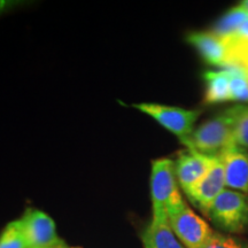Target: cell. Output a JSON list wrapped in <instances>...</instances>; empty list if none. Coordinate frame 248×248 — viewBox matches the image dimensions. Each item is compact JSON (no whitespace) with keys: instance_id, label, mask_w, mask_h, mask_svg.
<instances>
[{"instance_id":"cell-1","label":"cell","mask_w":248,"mask_h":248,"mask_svg":"<svg viewBox=\"0 0 248 248\" xmlns=\"http://www.w3.org/2000/svg\"><path fill=\"white\" fill-rule=\"evenodd\" d=\"M245 108L246 105L244 104L226 108L193 130L182 142L188 150L209 156H217L226 147L233 145L232 140L235 124Z\"/></svg>"},{"instance_id":"cell-2","label":"cell","mask_w":248,"mask_h":248,"mask_svg":"<svg viewBox=\"0 0 248 248\" xmlns=\"http://www.w3.org/2000/svg\"><path fill=\"white\" fill-rule=\"evenodd\" d=\"M151 197L154 221H169V216L184 208L186 202L178 188L175 164L170 159H157L152 163Z\"/></svg>"},{"instance_id":"cell-3","label":"cell","mask_w":248,"mask_h":248,"mask_svg":"<svg viewBox=\"0 0 248 248\" xmlns=\"http://www.w3.org/2000/svg\"><path fill=\"white\" fill-rule=\"evenodd\" d=\"M214 224L229 233H239L248 225V195L225 188L207 214Z\"/></svg>"},{"instance_id":"cell-4","label":"cell","mask_w":248,"mask_h":248,"mask_svg":"<svg viewBox=\"0 0 248 248\" xmlns=\"http://www.w3.org/2000/svg\"><path fill=\"white\" fill-rule=\"evenodd\" d=\"M132 106L151 116L164 129L177 136L181 141L193 132L194 124L201 114L200 109H184L181 107L167 106L155 102H141Z\"/></svg>"},{"instance_id":"cell-5","label":"cell","mask_w":248,"mask_h":248,"mask_svg":"<svg viewBox=\"0 0 248 248\" xmlns=\"http://www.w3.org/2000/svg\"><path fill=\"white\" fill-rule=\"evenodd\" d=\"M29 248H63L66 244L59 238L53 219L38 209L29 208L20 219Z\"/></svg>"},{"instance_id":"cell-6","label":"cell","mask_w":248,"mask_h":248,"mask_svg":"<svg viewBox=\"0 0 248 248\" xmlns=\"http://www.w3.org/2000/svg\"><path fill=\"white\" fill-rule=\"evenodd\" d=\"M169 224L185 248H201L213 234L208 223L186 204L184 208L169 216Z\"/></svg>"},{"instance_id":"cell-7","label":"cell","mask_w":248,"mask_h":248,"mask_svg":"<svg viewBox=\"0 0 248 248\" xmlns=\"http://www.w3.org/2000/svg\"><path fill=\"white\" fill-rule=\"evenodd\" d=\"M186 40L207 63L222 69L232 66V47L229 37H221L213 31H193L188 33Z\"/></svg>"},{"instance_id":"cell-8","label":"cell","mask_w":248,"mask_h":248,"mask_svg":"<svg viewBox=\"0 0 248 248\" xmlns=\"http://www.w3.org/2000/svg\"><path fill=\"white\" fill-rule=\"evenodd\" d=\"M217 156H209L192 150L178 153L175 162V173L178 184L187 193L202 179L215 163Z\"/></svg>"},{"instance_id":"cell-9","label":"cell","mask_w":248,"mask_h":248,"mask_svg":"<svg viewBox=\"0 0 248 248\" xmlns=\"http://www.w3.org/2000/svg\"><path fill=\"white\" fill-rule=\"evenodd\" d=\"M217 157L224 167L226 187L248 195V152L230 145Z\"/></svg>"},{"instance_id":"cell-10","label":"cell","mask_w":248,"mask_h":248,"mask_svg":"<svg viewBox=\"0 0 248 248\" xmlns=\"http://www.w3.org/2000/svg\"><path fill=\"white\" fill-rule=\"evenodd\" d=\"M225 187L224 167L221 160L216 157L215 163L206 176L186 194L207 215L214 200L225 190Z\"/></svg>"},{"instance_id":"cell-11","label":"cell","mask_w":248,"mask_h":248,"mask_svg":"<svg viewBox=\"0 0 248 248\" xmlns=\"http://www.w3.org/2000/svg\"><path fill=\"white\" fill-rule=\"evenodd\" d=\"M206 90L204 102L208 105L231 101L230 77L225 69L208 70L203 74Z\"/></svg>"},{"instance_id":"cell-12","label":"cell","mask_w":248,"mask_h":248,"mask_svg":"<svg viewBox=\"0 0 248 248\" xmlns=\"http://www.w3.org/2000/svg\"><path fill=\"white\" fill-rule=\"evenodd\" d=\"M144 248H185L170 228L169 221H154L142 233Z\"/></svg>"},{"instance_id":"cell-13","label":"cell","mask_w":248,"mask_h":248,"mask_svg":"<svg viewBox=\"0 0 248 248\" xmlns=\"http://www.w3.org/2000/svg\"><path fill=\"white\" fill-rule=\"evenodd\" d=\"M248 20V12L240 4L225 12L217 20L213 32L221 37H230L237 32L241 24Z\"/></svg>"},{"instance_id":"cell-14","label":"cell","mask_w":248,"mask_h":248,"mask_svg":"<svg viewBox=\"0 0 248 248\" xmlns=\"http://www.w3.org/2000/svg\"><path fill=\"white\" fill-rule=\"evenodd\" d=\"M230 77L231 101L248 102V74L240 66H229L223 68Z\"/></svg>"},{"instance_id":"cell-15","label":"cell","mask_w":248,"mask_h":248,"mask_svg":"<svg viewBox=\"0 0 248 248\" xmlns=\"http://www.w3.org/2000/svg\"><path fill=\"white\" fill-rule=\"evenodd\" d=\"M0 248H29L20 219L11 222L0 235Z\"/></svg>"},{"instance_id":"cell-16","label":"cell","mask_w":248,"mask_h":248,"mask_svg":"<svg viewBox=\"0 0 248 248\" xmlns=\"http://www.w3.org/2000/svg\"><path fill=\"white\" fill-rule=\"evenodd\" d=\"M201 248H248V244L239 238L232 237V235L213 232L209 239L201 246Z\"/></svg>"},{"instance_id":"cell-17","label":"cell","mask_w":248,"mask_h":248,"mask_svg":"<svg viewBox=\"0 0 248 248\" xmlns=\"http://www.w3.org/2000/svg\"><path fill=\"white\" fill-rule=\"evenodd\" d=\"M233 145H237L248 152V106L243 111L233 132Z\"/></svg>"},{"instance_id":"cell-18","label":"cell","mask_w":248,"mask_h":248,"mask_svg":"<svg viewBox=\"0 0 248 248\" xmlns=\"http://www.w3.org/2000/svg\"><path fill=\"white\" fill-rule=\"evenodd\" d=\"M20 4H23L22 1H15V0H0V15L5 12L11 11L18 6Z\"/></svg>"},{"instance_id":"cell-19","label":"cell","mask_w":248,"mask_h":248,"mask_svg":"<svg viewBox=\"0 0 248 248\" xmlns=\"http://www.w3.org/2000/svg\"><path fill=\"white\" fill-rule=\"evenodd\" d=\"M234 37H237L238 39L243 40L245 43H248V20L246 22H244L241 24V27L238 29L237 32L233 35Z\"/></svg>"},{"instance_id":"cell-20","label":"cell","mask_w":248,"mask_h":248,"mask_svg":"<svg viewBox=\"0 0 248 248\" xmlns=\"http://www.w3.org/2000/svg\"><path fill=\"white\" fill-rule=\"evenodd\" d=\"M240 5L248 12V0H244V1H241Z\"/></svg>"},{"instance_id":"cell-21","label":"cell","mask_w":248,"mask_h":248,"mask_svg":"<svg viewBox=\"0 0 248 248\" xmlns=\"http://www.w3.org/2000/svg\"><path fill=\"white\" fill-rule=\"evenodd\" d=\"M63 248H77V247H68V246H66V247H63Z\"/></svg>"}]
</instances>
